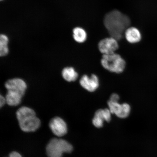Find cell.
<instances>
[{"label": "cell", "mask_w": 157, "mask_h": 157, "mask_svg": "<svg viewBox=\"0 0 157 157\" xmlns=\"http://www.w3.org/2000/svg\"><path fill=\"white\" fill-rule=\"evenodd\" d=\"M17 120L19 122L29 117L36 116L34 110L27 107H22L17 110L16 113Z\"/></svg>", "instance_id": "obj_11"}, {"label": "cell", "mask_w": 157, "mask_h": 157, "mask_svg": "<svg viewBox=\"0 0 157 157\" xmlns=\"http://www.w3.org/2000/svg\"><path fill=\"white\" fill-rule=\"evenodd\" d=\"M5 87L7 91H11L22 96L24 95L27 86L25 82L20 78H13L6 82Z\"/></svg>", "instance_id": "obj_6"}, {"label": "cell", "mask_w": 157, "mask_h": 157, "mask_svg": "<svg viewBox=\"0 0 157 157\" xmlns=\"http://www.w3.org/2000/svg\"><path fill=\"white\" fill-rule=\"evenodd\" d=\"M124 36L128 42L131 44H136L142 39V34L138 29L134 27H129L124 33Z\"/></svg>", "instance_id": "obj_9"}, {"label": "cell", "mask_w": 157, "mask_h": 157, "mask_svg": "<svg viewBox=\"0 0 157 157\" xmlns=\"http://www.w3.org/2000/svg\"><path fill=\"white\" fill-rule=\"evenodd\" d=\"M112 113L108 109H99L97 110L95 113L94 117H97L101 120L109 122L111 119Z\"/></svg>", "instance_id": "obj_16"}, {"label": "cell", "mask_w": 157, "mask_h": 157, "mask_svg": "<svg viewBox=\"0 0 157 157\" xmlns=\"http://www.w3.org/2000/svg\"><path fill=\"white\" fill-rule=\"evenodd\" d=\"M131 23L130 19L127 15L117 10L107 13L104 19V24L109 34L117 40L123 38Z\"/></svg>", "instance_id": "obj_1"}, {"label": "cell", "mask_w": 157, "mask_h": 157, "mask_svg": "<svg viewBox=\"0 0 157 157\" xmlns=\"http://www.w3.org/2000/svg\"><path fill=\"white\" fill-rule=\"evenodd\" d=\"M92 122L94 126L98 128H100L103 126L104 121L97 117L94 116Z\"/></svg>", "instance_id": "obj_18"}, {"label": "cell", "mask_w": 157, "mask_h": 157, "mask_svg": "<svg viewBox=\"0 0 157 157\" xmlns=\"http://www.w3.org/2000/svg\"><path fill=\"white\" fill-rule=\"evenodd\" d=\"M120 97L118 94L117 93L112 94L109 97V101H113L119 102Z\"/></svg>", "instance_id": "obj_19"}, {"label": "cell", "mask_w": 157, "mask_h": 157, "mask_svg": "<svg viewBox=\"0 0 157 157\" xmlns=\"http://www.w3.org/2000/svg\"><path fill=\"white\" fill-rule=\"evenodd\" d=\"M79 83L84 90L90 93H94L99 87V78L95 74H92L90 76L84 75L80 78Z\"/></svg>", "instance_id": "obj_5"}, {"label": "cell", "mask_w": 157, "mask_h": 157, "mask_svg": "<svg viewBox=\"0 0 157 157\" xmlns=\"http://www.w3.org/2000/svg\"><path fill=\"white\" fill-rule=\"evenodd\" d=\"M62 77L66 81L68 82L76 81L78 77V74L72 67H67L63 70Z\"/></svg>", "instance_id": "obj_13"}, {"label": "cell", "mask_w": 157, "mask_h": 157, "mask_svg": "<svg viewBox=\"0 0 157 157\" xmlns=\"http://www.w3.org/2000/svg\"><path fill=\"white\" fill-rule=\"evenodd\" d=\"M118 41L111 36L101 39L98 44V48L100 52L103 55L116 52L119 48Z\"/></svg>", "instance_id": "obj_4"}, {"label": "cell", "mask_w": 157, "mask_h": 157, "mask_svg": "<svg viewBox=\"0 0 157 157\" xmlns=\"http://www.w3.org/2000/svg\"><path fill=\"white\" fill-rule=\"evenodd\" d=\"M9 157H22L19 153L13 151L11 152L9 155Z\"/></svg>", "instance_id": "obj_21"}, {"label": "cell", "mask_w": 157, "mask_h": 157, "mask_svg": "<svg viewBox=\"0 0 157 157\" xmlns=\"http://www.w3.org/2000/svg\"><path fill=\"white\" fill-rule=\"evenodd\" d=\"M1 1H3V0H1Z\"/></svg>", "instance_id": "obj_22"}, {"label": "cell", "mask_w": 157, "mask_h": 157, "mask_svg": "<svg viewBox=\"0 0 157 157\" xmlns=\"http://www.w3.org/2000/svg\"><path fill=\"white\" fill-rule=\"evenodd\" d=\"M9 42V38L5 35L1 34L0 36V56H4L9 53V50L8 44Z\"/></svg>", "instance_id": "obj_15"}, {"label": "cell", "mask_w": 157, "mask_h": 157, "mask_svg": "<svg viewBox=\"0 0 157 157\" xmlns=\"http://www.w3.org/2000/svg\"><path fill=\"white\" fill-rule=\"evenodd\" d=\"M19 122L21 130L25 132L36 131L40 127L41 123L36 116L29 117Z\"/></svg>", "instance_id": "obj_8"}, {"label": "cell", "mask_w": 157, "mask_h": 157, "mask_svg": "<svg viewBox=\"0 0 157 157\" xmlns=\"http://www.w3.org/2000/svg\"><path fill=\"white\" fill-rule=\"evenodd\" d=\"M73 36L76 42L82 44L87 40V35L83 29L80 27H76L73 30Z\"/></svg>", "instance_id": "obj_14"}, {"label": "cell", "mask_w": 157, "mask_h": 157, "mask_svg": "<svg viewBox=\"0 0 157 157\" xmlns=\"http://www.w3.org/2000/svg\"><path fill=\"white\" fill-rule=\"evenodd\" d=\"M49 126L53 133L58 136H63L67 132L66 122L60 117H55L51 120Z\"/></svg>", "instance_id": "obj_7"}, {"label": "cell", "mask_w": 157, "mask_h": 157, "mask_svg": "<svg viewBox=\"0 0 157 157\" xmlns=\"http://www.w3.org/2000/svg\"><path fill=\"white\" fill-rule=\"evenodd\" d=\"M108 109L112 114H114L120 118L125 119L129 116L131 111V107L129 104H122L119 102L108 101Z\"/></svg>", "instance_id": "obj_3"}, {"label": "cell", "mask_w": 157, "mask_h": 157, "mask_svg": "<svg viewBox=\"0 0 157 157\" xmlns=\"http://www.w3.org/2000/svg\"><path fill=\"white\" fill-rule=\"evenodd\" d=\"M59 145L63 153H70L72 152L73 147L67 141L63 139H58Z\"/></svg>", "instance_id": "obj_17"}, {"label": "cell", "mask_w": 157, "mask_h": 157, "mask_svg": "<svg viewBox=\"0 0 157 157\" xmlns=\"http://www.w3.org/2000/svg\"><path fill=\"white\" fill-rule=\"evenodd\" d=\"M46 152L49 157H62L63 152L59 145L58 139H52L47 145Z\"/></svg>", "instance_id": "obj_10"}, {"label": "cell", "mask_w": 157, "mask_h": 157, "mask_svg": "<svg viewBox=\"0 0 157 157\" xmlns=\"http://www.w3.org/2000/svg\"><path fill=\"white\" fill-rule=\"evenodd\" d=\"M6 103V98L1 95L0 96V106L1 107H2Z\"/></svg>", "instance_id": "obj_20"}, {"label": "cell", "mask_w": 157, "mask_h": 157, "mask_svg": "<svg viewBox=\"0 0 157 157\" xmlns=\"http://www.w3.org/2000/svg\"><path fill=\"white\" fill-rule=\"evenodd\" d=\"M101 63L105 70L112 73H122L126 67L125 60L120 55L116 52L110 54L103 55Z\"/></svg>", "instance_id": "obj_2"}, {"label": "cell", "mask_w": 157, "mask_h": 157, "mask_svg": "<svg viewBox=\"0 0 157 157\" xmlns=\"http://www.w3.org/2000/svg\"><path fill=\"white\" fill-rule=\"evenodd\" d=\"M22 97L18 94L7 91L5 98L8 105L11 106H15L21 103Z\"/></svg>", "instance_id": "obj_12"}]
</instances>
